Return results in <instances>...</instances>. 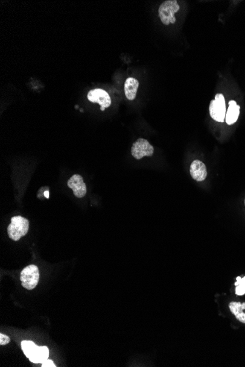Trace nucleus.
<instances>
[{"mask_svg": "<svg viewBox=\"0 0 245 367\" xmlns=\"http://www.w3.org/2000/svg\"><path fill=\"white\" fill-rule=\"evenodd\" d=\"M21 347L25 356L33 363L43 364L48 359L49 352L45 346L39 347L34 342L23 341L21 342Z\"/></svg>", "mask_w": 245, "mask_h": 367, "instance_id": "obj_1", "label": "nucleus"}, {"mask_svg": "<svg viewBox=\"0 0 245 367\" xmlns=\"http://www.w3.org/2000/svg\"><path fill=\"white\" fill-rule=\"evenodd\" d=\"M29 230V221L21 216L13 217L11 223L7 228L9 237L13 241H19L24 237Z\"/></svg>", "mask_w": 245, "mask_h": 367, "instance_id": "obj_2", "label": "nucleus"}, {"mask_svg": "<svg viewBox=\"0 0 245 367\" xmlns=\"http://www.w3.org/2000/svg\"><path fill=\"white\" fill-rule=\"evenodd\" d=\"M180 10V7L176 0H168L161 4L159 8V16L161 22L166 26L175 24L176 22L175 13Z\"/></svg>", "mask_w": 245, "mask_h": 367, "instance_id": "obj_3", "label": "nucleus"}, {"mask_svg": "<svg viewBox=\"0 0 245 367\" xmlns=\"http://www.w3.org/2000/svg\"><path fill=\"white\" fill-rule=\"evenodd\" d=\"M21 281L23 287L28 290L35 289L39 281V270L34 265H29L21 273Z\"/></svg>", "mask_w": 245, "mask_h": 367, "instance_id": "obj_4", "label": "nucleus"}, {"mask_svg": "<svg viewBox=\"0 0 245 367\" xmlns=\"http://www.w3.org/2000/svg\"><path fill=\"white\" fill-rule=\"evenodd\" d=\"M210 115L214 121L223 122L226 116V105L223 94L216 95L215 99L211 101L209 106Z\"/></svg>", "mask_w": 245, "mask_h": 367, "instance_id": "obj_5", "label": "nucleus"}, {"mask_svg": "<svg viewBox=\"0 0 245 367\" xmlns=\"http://www.w3.org/2000/svg\"><path fill=\"white\" fill-rule=\"evenodd\" d=\"M132 156L135 159H142L144 156H152L154 153V148L153 145L144 139H138L135 143L132 145Z\"/></svg>", "mask_w": 245, "mask_h": 367, "instance_id": "obj_6", "label": "nucleus"}, {"mask_svg": "<svg viewBox=\"0 0 245 367\" xmlns=\"http://www.w3.org/2000/svg\"><path fill=\"white\" fill-rule=\"evenodd\" d=\"M88 99L91 102L100 104L102 111L110 107L112 104V100L108 92L101 89H95L90 91L88 93Z\"/></svg>", "mask_w": 245, "mask_h": 367, "instance_id": "obj_7", "label": "nucleus"}, {"mask_svg": "<svg viewBox=\"0 0 245 367\" xmlns=\"http://www.w3.org/2000/svg\"><path fill=\"white\" fill-rule=\"evenodd\" d=\"M68 186L72 189L74 195L78 198H82L86 195V185L84 183L83 178L80 174H74L68 181Z\"/></svg>", "mask_w": 245, "mask_h": 367, "instance_id": "obj_8", "label": "nucleus"}, {"mask_svg": "<svg viewBox=\"0 0 245 367\" xmlns=\"http://www.w3.org/2000/svg\"><path fill=\"white\" fill-rule=\"evenodd\" d=\"M190 175L197 182H202L207 177L206 166L203 162L200 160H195L192 162L190 169Z\"/></svg>", "mask_w": 245, "mask_h": 367, "instance_id": "obj_9", "label": "nucleus"}, {"mask_svg": "<svg viewBox=\"0 0 245 367\" xmlns=\"http://www.w3.org/2000/svg\"><path fill=\"white\" fill-rule=\"evenodd\" d=\"M139 87V82L134 77L126 79L124 84L125 95L129 101H134L136 98L137 92Z\"/></svg>", "mask_w": 245, "mask_h": 367, "instance_id": "obj_10", "label": "nucleus"}, {"mask_svg": "<svg viewBox=\"0 0 245 367\" xmlns=\"http://www.w3.org/2000/svg\"><path fill=\"white\" fill-rule=\"evenodd\" d=\"M228 111L226 112L225 121L228 125H233L237 122L240 115V107L235 101H230Z\"/></svg>", "mask_w": 245, "mask_h": 367, "instance_id": "obj_11", "label": "nucleus"}, {"mask_svg": "<svg viewBox=\"0 0 245 367\" xmlns=\"http://www.w3.org/2000/svg\"><path fill=\"white\" fill-rule=\"evenodd\" d=\"M229 309L238 321L245 324V314L243 312V305L241 303L231 302L229 304Z\"/></svg>", "mask_w": 245, "mask_h": 367, "instance_id": "obj_12", "label": "nucleus"}, {"mask_svg": "<svg viewBox=\"0 0 245 367\" xmlns=\"http://www.w3.org/2000/svg\"><path fill=\"white\" fill-rule=\"evenodd\" d=\"M236 294L237 295H243L245 294V285H238L236 287Z\"/></svg>", "mask_w": 245, "mask_h": 367, "instance_id": "obj_13", "label": "nucleus"}, {"mask_svg": "<svg viewBox=\"0 0 245 367\" xmlns=\"http://www.w3.org/2000/svg\"><path fill=\"white\" fill-rule=\"evenodd\" d=\"M10 342V339L8 336H5V335L0 334V345H7L9 342Z\"/></svg>", "mask_w": 245, "mask_h": 367, "instance_id": "obj_14", "label": "nucleus"}, {"mask_svg": "<svg viewBox=\"0 0 245 367\" xmlns=\"http://www.w3.org/2000/svg\"><path fill=\"white\" fill-rule=\"evenodd\" d=\"M42 367H56L55 365H54V362H53L52 360H49V359H47V361H45V362H44V363L42 364Z\"/></svg>", "mask_w": 245, "mask_h": 367, "instance_id": "obj_15", "label": "nucleus"}, {"mask_svg": "<svg viewBox=\"0 0 245 367\" xmlns=\"http://www.w3.org/2000/svg\"><path fill=\"white\" fill-rule=\"evenodd\" d=\"M235 286H238V285H245V277L243 278H241L240 277H237V282H235Z\"/></svg>", "mask_w": 245, "mask_h": 367, "instance_id": "obj_16", "label": "nucleus"}, {"mask_svg": "<svg viewBox=\"0 0 245 367\" xmlns=\"http://www.w3.org/2000/svg\"><path fill=\"white\" fill-rule=\"evenodd\" d=\"M44 195H45V197H47V198H49V192H46L45 193H44Z\"/></svg>", "mask_w": 245, "mask_h": 367, "instance_id": "obj_17", "label": "nucleus"}, {"mask_svg": "<svg viewBox=\"0 0 245 367\" xmlns=\"http://www.w3.org/2000/svg\"></svg>", "mask_w": 245, "mask_h": 367, "instance_id": "obj_18", "label": "nucleus"}]
</instances>
